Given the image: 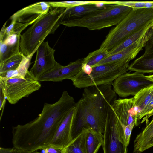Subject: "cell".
Instances as JSON below:
<instances>
[{"label":"cell","mask_w":153,"mask_h":153,"mask_svg":"<svg viewBox=\"0 0 153 153\" xmlns=\"http://www.w3.org/2000/svg\"><path fill=\"white\" fill-rule=\"evenodd\" d=\"M76 104L74 98L66 91L56 102L45 103L35 119L12 127L13 147L32 152L50 145L61 121Z\"/></svg>","instance_id":"6da1fadb"},{"label":"cell","mask_w":153,"mask_h":153,"mask_svg":"<svg viewBox=\"0 0 153 153\" xmlns=\"http://www.w3.org/2000/svg\"><path fill=\"white\" fill-rule=\"evenodd\" d=\"M111 85H104L84 88L82 97L76 103L71 141L84 128H91L104 133L108 108L117 98Z\"/></svg>","instance_id":"7a4b0ae2"},{"label":"cell","mask_w":153,"mask_h":153,"mask_svg":"<svg viewBox=\"0 0 153 153\" xmlns=\"http://www.w3.org/2000/svg\"><path fill=\"white\" fill-rule=\"evenodd\" d=\"M65 9L51 7L50 11L21 34L19 46L20 52L24 56L32 57L46 37L54 33L60 25V19Z\"/></svg>","instance_id":"3957f363"},{"label":"cell","mask_w":153,"mask_h":153,"mask_svg":"<svg viewBox=\"0 0 153 153\" xmlns=\"http://www.w3.org/2000/svg\"><path fill=\"white\" fill-rule=\"evenodd\" d=\"M132 9L123 5H107L80 18L60 20V23L68 27H84L91 30H100L117 25Z\"/></svg>","instance_id":"277c9868"},{"label":"cell","mask_w":153,"mask_h":153,"mask_svg":"<svg viewBox=\"0 0 153 153\" xmlns=\"http://www.w3.org/2000/svg\"><path fill=\"white\" fill-rule=\"evenodd\" d=\"M153 22V8L132 9L127 16L111 30L100 46L108 51L131 35Z\"/></svg>","instance_id":"5b68a950"},{"label":"cell","mask_w":153,"mask_h":153,"mask_svg":"<svg viewBox=\"0 0 153 153\" xmlns=\"http://www.w3.org/2000/svg\"><path fill=\"white\" fill-rule=\"evenodd\" d=\"M131 58L92 68L89 75L81 70L70 80L73 85L79 88L104 85H112L114 81L128 71Z\"/></svg>","instance_id":"8992f818"},{"label":"cell","mask_w":153,"mask_h":153,"mask_svg":"<svg viewBox=\"0 0 153 153\" xmlns=\"http://www.w3.org/2000/svg\"><path fill=\"white\" fill-rule=\"evenodd\" d=\"M39 82L28 71L24 76H17L7 79L0 77V88L8 102L15 104L39 90L41 86Z\"/></svg>","instance_id":"52a82bcc"},{"label":"cell","mask_w":153,"mask_h":153,"mask_svg":"<svg viewBox=\"0 0 153 153\" xmlns=\"http://www.w3.org/2000/svg\"><path fill=\"white\" fill-rule=\"evenodd\" d=\"M102 145L104 153H127L123 126L117 118L108 111Z\"/></svg>","instance_id":"ba28073f"},{"label":"cell","mask_w":153,"mask_h":153,"mask_svg":"<svg viewBox=\"0 0 153 153\" xmlns=\"http://www.w3.org/2000/svg\"><path fill=\"white\" fill-rule=\"evenodd\" d=\"M51 6L48 2H37L25 7L11 16V20L8 26L10 33L21 35L22 32L27 26L33 24L47 13Z\"/></svg>","instance_id":"9c48e42d"},{"label":"cell","mask_w":153,"mask_h":153,"mask_svg":"<svg viewBox=\"0 0 153 153\" xmlns=\"http://www.w3.org/2000/svg\"><path fill=\"white\" fill-rule=\"evenodd\" d=\"M153 85V81L143 74L125 73L117 78L112 85L119 96L125 97L135 95L142 90Z\"/></svg>","instance_id":"30bf717a"},{"label":"cell","mask_w":153,"mask_h":153,"mask_svg":"<svg viewBox=\"0 0 153 153\" xmlns=\"http://www.w3.org/2000/svg\"><path fill=\"white\" fill-rule=\"evenodd\" d=\"M55 51L47 41L43 42L38 47L34 64L30 71L37 79L59 63L55 60Z\"/></svg>","instance_id":"8fae6325"},{"label":"cell","mask_w":153,"mask_h":153,"mask_svg":"<svg viewBox=\"0 0 153 153\" xmlns=\"http://www.w3.org/2000/svg\"><path fill=\"white\" fill-rule=\"evenodd\" d=\"M83 59H79L65 66L59 63L56 66L37 79L39 82H61L66 79H70L82 69Z\"/></svg>","instance_id":"7c38bea8"},{"label":"cell","mask_w":153,"mask_h":153,"mask_svg":"<svg viewBox=\"0 0 153 153\" xmlns=\"http://www.w3.org/2000/svg\"><path fill=\"white\" fill-rule=\"evenodd\" d=\"M76 112L75 105L69 110L61 121L50 145L63 149L71 141V129Z\"/></svg>","instance_id":"4fadbf2b"},{"label":"cell","mask_w":153,"mask_h":153,"mask_svg":"<svg viewBox=\"0 0 153 153\" xmlns=\"http://www.w3.org/2000/svg\"><path fill=\"white\" fill-rule=\"evenodd\" d=\"M21 35H5L3 40L0 41V63L21 53L19 50Z\"/></svg>","instance_id":"5bb4252c"},{"label":"cell","mask_w":153,"mask_h":153,"mask_svg":"<svg viewBox=\"0 0 153 153\" xmlns=\"http://www.w3.org/2000/svg\"><path fill=\"white\" fill-rule=\"evenodd\" d=\"M134 143L133 153H141L153 146V117L137 135Z\"/></svg>","instance_id":"9a60e30c"},{"label":"cell","mask_w":153,"mask_h":153,"mask_svg":"<svg viewBox=\"0 0 153 153\" xmlns=\"http://www.w3.org/2000/svg\"><path fill=\"white\" fill-rule=\"evenodd\" d=\"M105 6L102 7L96 4H89L65 9L60 20L80 18L101 9Z\"/></svg>","instance_id":"2e32d148"},{"label":"cell","mask_w":153,"mask_h":153,"mask_svg":"<svg viewBox=\"0 0 153 153\" xmlns=\"http://www.w3.org/2000/svg\"><path fill=\"white\" fill-rule=\"evenodd\" d=\"M128 70L143 74L153 73V52L144 53L129 65Z\"/></svg>","instance_id":"e0dca14e"},{"label":"cell","mask_w":153,"mask_h":153,"mask_svg":"<svg viewBox=\"0 0 153 153\" xmlns=\"http://www.w3.org/2000/svg\"><path fill=\"white\" fill-rule=\"evenodd\" d=\"M87 131L88 128H84L78 135L63 149L62 153H88L86 145Z\"/></svg>","instance_id":"ac0fdd59"},{"label":"cell","mask_w":153,"mask_h":153,"mask_svg":"<svg viewBox=\"0 0 153 153\" xmlns=\"http://www.w3.org/2000/svg\"><path fill=\"white\" fill-rule=\"evenodd\" d=\"M88 128L86 145L88 153H97L104 141L103 134L91 128Z\"/></svg>","instance_id":"d6986e66"},{"label":"cell","mask_w":153,"mask_h":153,"mask_svg":"<svg viewBox=\"0 0 153 153\" xmlns=\"http://www.w3.org/2000/svg\"><path fill=\"white\" fill-rule=\"evenodd\" d=\"M153 97V85L142 90L134 96L133 97L134 106L137 117L138 114L150 102Z\"/></svg>","instance_id":"ffe728a7"},{"label":"cell","mask_w":153,"mask_h":153,"mask_svg":"<svg viewBox=\"0 0 153 153\" xmlns=\"http://www.w3.org/2000/svg\"><path fill=\"white\" fill-rule=\"evenodd\" d=\"M152 22L131 35L115 48L109 51V56L120 52L135 42L145 33Z\"/></svg>","instance_id":"44dd1931"},{"label":"cell","mask_w":153,"mask_h":153,"mask_svg":"<svg viewBox=\"0 0 153 153\" xmlns=\"http://www.w3.org/2000/svg\"><path fill=\"white\" fill-rule=\"evenodd\" d=\"M24 56L21 52L0 63V75L4 74L8 71L16 69Z\"/></svg>","instance_id":"7402d4cb"},{"label":"cell","mask_w":153,"mask_h":153,"mask_svg":"<svg viewBox=\"0 0 153 153\" xmlns=\"http://www.w3.org/2000/svg\"><path fill=\"white\" fill-rule=\"evenodd\" d=\"M109 56V51L108 50L100 48L89 53L86 57L83 59V63L93 67Z\"/></svg>","instance_id":"603a6c76"},{"label":"cell","mask_w":153,"mask_h":153,"mask_svg":"<svg viewBox=\"0 0 153 153\" xmlns=\"http://www.w3.org/2000/svg\"><path fill=\"white\" fill-rule=\"evenodd\" d=\"M48 2L51 7H58L66 9L86 4H104L105 2L102 1H49Z\"/></svg>","instance_id":"cb8c5ba5"},{"label":"cell","mask_w":153,"mask_h":153,"mask_svg":"<svg viewBox=\"0 0 153 153\" xmlns=\"http://www.w3.org/2000/svg\"><path fill=\"white\" fill-rule=\"evenodd\" d=\"M153 109V97L150 102L137 114V118L139 122L148 113Z\"/></svg>","instance_id":"d4e9b609"},{"label":"cell","mask_w":153,"mask_h":153,"mask_svg":"<svg viewBox=\"0 0 153 153\" xmlns=\"http://www.w3.org/2000/svg\"><path fill=\"white\" fill-rule=\"evenodd\" d=\"M63 149L50 145L40 150V153H62Z\"/></svg>","instance_id":"484cf974"},{"label":"cell","mask_w":153,"mask_h":153,"mask_svg":"<svg viewBox=\"0 0 153 153\" xmlns=\"http://www.w3.org/2000/svg\"><path fill=\"white\" fill-rule=\"evenodd\" d=\"M135 124H133L128 125L124 128V132L126 144L128 146L130 140L132 131Z\"/></svg>","instance_id":"4316f807"},{"label":"cell","mask_w":153,"mask_h":153,"mask_svg":"<svg viewBox=\"0 0 153 153\" xmlns=\"http://www.w3.org/2000/svg\"><path fill=\"white\" fill-rule=\"evenodd\" d=\"M0 110L3 111V109L5 105L6 98L2 89L0 88Z\"/></svg>","instance_id":"83f0119b"},{"label":"cell","mask_w":153,"mask_h":153,"mask_svg":"<svg viewBox=\"0 0 153 153\" xmlns=\"http://www.w3.org/2000/svg\"><path fill=\"white\" fill-rule=\"evenodd\" d=\"M145 47V53L153 52V36L147 41Z\"/></svg>","instance_id":"f1b7e54d"},{"label":"cell","mask_w":153,"mask_h":153,"mask_svg":"<svg viewBox=\"0 0 153 153\" xmlns=\"http://www.w3.org/2000/svg\"><path fill=\"white\" fill-rule=\"evenodd\" d=\"M153 115V109L148 113L143 118V120L141 122V123H142L145 121L146 122V124L147 125L148 122V119L152 115Z\"/></svg>","instance_id":"f546056e"},{"label":"cell","mask_w":153,"mask_h":153,"mask_svg":"<svg viewBox=\"0 0 153 153\" xmlns=\"http://www.w3.org/2000/svg\"><path fill=\"white\" fill-rule=\"evenodd\" d=\"M0 153H14V149L12 148H0Z\"/></svg>","instance_id":"4dcf8cb0"},{"label":"cell","mask_w":153,"mask_h":153,"mask_svg":"<svg viewBox=\"0 0 153 153\" xmlns=\"http://www.w3.org/2000/svg\"><path fill=\"white\" fill-rule=\"evenodd\" d=\"M14 153H32V152L27 150H23L22 149L14 148Z\"/></svg>","instance_id":"1f68e13d"},{"label":"cell","mask_w":153,"mask_h":153,"mask_svg":"<svg viewBox=\"0 0 153 153\" xmlns=\"http://www.w3.org/2000/svg\"><path fill=\"white\" fill-rule=\"evenodd\" d=\"M145 8L148 9L153 8V1H146Z\"/></svg>","instance_id":"d6a6232c"},{"label":"cell","mask_w":153,"mask_h":153,"mask_svg":"<svg viewBox=\"0 0 153 153\" xmlns=\"http://www.w3.org/2000/svg\"><path fill=\"white\" fill-rule=\"evenodd\" d=\"M147 77L151 80L153 81V74L147 76Z\"/></svg>","instance_id":"836d02e7"},{"label":"cell","mask_w":153,"mask_h":153,"mask_svg":"<svg viewBox=\"0 0 153 153\" xmlns=\"http://www.w3.org/2000/svg\"><path fill=\"white\" fill-rule=\"evenodd\" d=\"M32 153H40L39 152L37 151H34Z\"/></svg>","instance_id":"e575fe53"}]
</instances>
